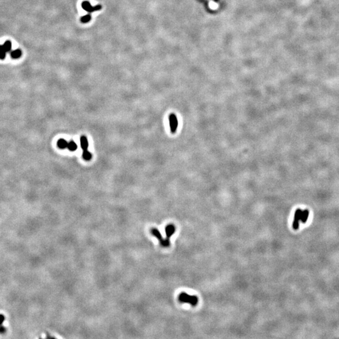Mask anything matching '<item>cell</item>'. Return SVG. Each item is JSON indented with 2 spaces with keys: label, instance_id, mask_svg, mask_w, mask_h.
Wrapping results in <instances>:
<instances>
[{
  "label": "cell",
  "instance_id": "obj_1",
  "mask_svg": "<svg viewBox=\"0 0 339 339\" xmlns=\"http://www.w3.org/2000/svg\"><path fill=\"white\" fill-rule=\"evenodd\" d=\"M178 300L182 303H187L191 305L195 306L198 303V298L196 296H191L187 294L185 292H182L178 296Z\"/></svg>",
  "mask_w": 339,
  "mask_h": 339
},
{
  "label": "cell",
  "instance_id": "obj_2",
  "mask_svg": "<svg viewBox=\"0 0 339 339\" xmlns=\"http://www.w3.org/2000/svg\"><path fill=\"white\" fill-rule=\"evenodd\" d=\"M175 226L173 224H169L165 228V232H166V239L165 244L166 247H169L170 244V237L175 232Z\"/></svg>",
  "mask_w": 339,
  "mask_h": 339
},
{
  "label": "cell",
  "instance_id": "obj_3",
  "mask_svg": "<svg viewBox=\"0 0 339 339\" xmlns=\"http://www.w3.org/2000/svg\"><path fill=\"white\" fill-rule=\"evenodd\" d=\"M169 122H170V131L172 133H175L176 131V129L178 128V120L177 117L174 113H171L169 115Z\"/></svg>",
  "mask_w": 339,
  "mask_h": 339
},
{
  "label": "cell",
  "instance_id": "obj_4",
  "mask_svg": "<svg viewBox=\"0 0 339 339\" xmlns=\"http://www.w3.org/2000/svg\"><path fill=\"white\" fill-rule=\"evenodd\" d=\"M82 7L83 9L89 13H91L94 12H95V11H98L101 9V6L100 5L92 6L91 5V3L87 1H84L82 3Z\"/></svg>",
  "mask_w": 339,
  "mask_h": 339
},
{
  "label": "cell",
  "instance_id": "obj_5",
  "mask_svg": "<svg viewBox=\"0 0 339 339\" xmlns=\"http://www.w3.org/2000/svg\"><path fill=\"white\" fill-rule=\"evenodd\" d=\"M301 212H302V211L301 210V209L298 208L297 210L296 211L295 213V217H294V220H293V228L295 230H297L299 228V226H300L299 221H300V219H301Z\"/></svg>",
  "mask_w": 339,
  "mask_h": 339
},
{
  "label": "cell",
  "instance_id": "obj_6",
  "mask_svg": "<svg viewBox=\"0 0 339 339\" xmlns=\"http://www.w3.org/2000/svg\"><path fill=\"white\" fill-rule=\"evenodd\" d=\"M151 234H153V236H154L156 237L157 239L159 240L160 244L163 247H166V244H165V240L163 239V237L161 236V234L160 233V232L158 230L157 228H152L151 230Z\"/></svg>",
  "mask_w": 339,
  "mask_h": 339
},
{
  "label": "cell",
  "instance_id": "obj_7",
  "mask_svg": "<svg viewBox=\"0 0 339 339\" xmlns=\"http://www.w3.org/2000/svg\"><path fill=\"white\" fill-rule=\"evenodd\" d=\"M81 146L82 150H87L89 147V142L87 138L85 136H82L81 137Z\"/></svg>",
  "mask_w": 339,
  "mask_h": 339
},
{
  "label": "cell",
  "instance_id": "obj_8",
  "mask_svg": "<svg viewBox=\"0 0 339 339\" xmlns=\"http://www.w3.org/2000/svg\"><path fill=\"white\" fill-rule=\"evenodd\" d=\"M10 55L11 57H12V58L13 59H19L20 57L22 55V52H21V50L20 49H17L14 50V51L11 52L10 53Z\"/></svg>",
  "mask_w": 339,
  "mask_h": 339
},
{
  "label": "cell",
  "instance_id": "obj_9",
  "mask_svg": "<svg viewBox=\"0 0 339 339\" xmlns=\"http://www.w3.org/2000/svg\"><path fill=\"white\" fill-rule=\"evenodd\" d=\"M68 143L67 142L66 140H65L64 139H60L59 140H58V141H57V146L60 149H65L67 148L68 146Z\"/></svg>",
  "mask_w": 339,
  "mask_h": 339
},
{
  "label": "cell",
  "instance_id": "obj_10",
  "mask_svg": "<svg viewBox=\"0 0 339 339\" xmlns=\"http://www.w3.org/2000/svg\"><path fill=\"white\" fill-rule=\"evenodd\" d=\"M308 215H309V211L308 210H304L301 212V219H300V221L303 222V223H305L307 221L308 217Z\"/></svg>",
  "mask_w": 339,
  "mask_h": 339
},
{
  "label": "cell",
  "instance_id": "obj_11",
  "mask_svg": "<svg viewBox=\"0 0 339 339\" xmlns=\"http://www.w3.org/2000/svg\"><path fill=\"white\" fill-rule=\"evenodd\" d=\"M82 157L85 160H90L92 158V154L91 153V152H89V151L87 150H83V153H82Z\"/></svg>",
  "mask_w": 339,
  "mask_h": 339
},
{
  "label": "cell",
  "instance_id": "obj_12",
  "mask_svg": "<svg viewBox=\"0 0 339 339\" xmlns=\"http://www.w3.org/2000/svg\"><path fill=\"white\" fill-rule=\"evenodd\" d=\"M67 148L71 151H74L77 150V146L76 145V143H75L74 141H71L70 142L68 143Z\"/></svg>",
  "mask_w": 339,
  "mask_h": 339
},
{
  "label": "cell",
  "instance_id": "obj_13",
  "mask_svg": "<svg viewBox=\"0 0 339 339\" xmlns=\"http://www.w3.org/2000/svg\"><path fill=\"white\" fill-rule=\"evenodd\" d=\"M6 50L4 47V46L3 45H0V59L1 60H3L5 59V57H6Z\"/></svg>",
  "mask_w": 339,
  "mask_h": 339
},
{
  "label": "cell",
  "instance_id": "obj_14",
  "mask_svg": "<svg viewBox=\"0 0 339 339\" xmlns=\"http://www.w3.org/2000/svg\"><path fill=\"white\" fill-rule=\"evenodd\" d=\"M208 6L210 7V8L212 10H215L218 9V8L219 7V5L218 3H217L215 1H211L208 3Z\"/></svg>",
  "mask_w": 339,
  "mask_h": 339
},
{
  "label": "cell",
  "instance_id": "obj_15",
  "mask_svg": "<svg viewBox=\"0 0 339 339\" xmlns=\"http://www.w3.org/2000/svg\"><path fill=\"white\" fill-rule=\"evenodd\" d=\"M91 16L89 14H87V15L82 16L81 18V21L82 23H88L89 21L91 20Z\"/></svg>",
  "mask_w": 339,
  "mask_h": 339
},
{
  "label": "cell",
  "instance_id": "obj_16",
  "mask_svg": "<svg viewBox=\"0 0 339 339\" xmlns=\"http://www.w3.org/2000/svg\"><path fill=\"white\" fill-rule=\"evenodd\" d=\"M3 46H4L6 52H8L10 51L11 49H12V42L10 40H7L5 42V44H3Z\"/></svg>",
  "mask_w": 339,
  "mask_h": 339
},
{
  "label": "cell",
  "instance_id": "obj_17",
  "mask_svg": "<svg viewBox=\"0 0 339 339\" xmlns=\"http://www.w3.org/2000/svg\"><path fill=\"white\" fill-rule=\"evenodd\" d=\"M5 316L3 315H0V325H3V322H5Z\"/></svg>",
  "mask_w": 339,
  "mask_h": 339
},
{
  "label": "cell",
  "instance_id": "obj_18",
  "mask_svg": "<svg viewBox=\"0 0 339 339\" xmlns=\"http://www.w3.org/2000/svg\"><path fill=\"white\" fill-rule=\"evenodd\" d=\"M5 331H6V328L4 326H3V325H0V333L3 334V333H5Z\"/></svg>",
  "mask_w": 339,
  "mask_h": 339
}]
</instances>
